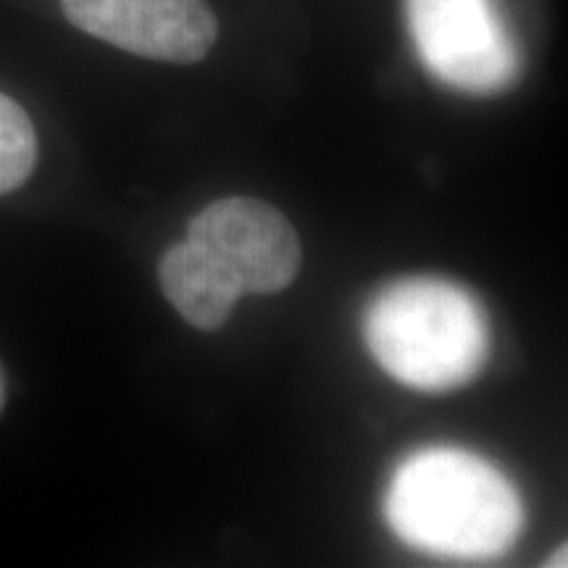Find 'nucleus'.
Wrapping results in <instances>:
<instances>
[{
  "mask_svg": "<svg viewBox=\"0 0 568 568\" xmlns=\"http://www.w3.org/2000/svg\"><path fill=\"white\" fill-rule=\"evenodd\" d=\"M385 508L408 545L464 560L506 552L524 518L514 485L487 460L453 447L422 450L397 468Z\"/></svg>",
  "mask_w": 568,
  "mask_h": 568,
  "instance_id": "f257e3e1",
  "label": "nucleus"
},
{
  "mask_svg": "<svg viewBox=\"0 0 568 568\" xmlns=\"http://www.w3.org/2000/svg\"><path fill=\"white\" fill-rule=\"evenodd\" d=\"M366 343L376 364L424 393L466 385L485 364L489 332L479 303L443 280L393 282L366 311Z\"/></svg>",
  "mask_w": 568,
  "mask_h": 568,
  "instance_id": "f03ea898",
  "label": "nucleus"
},
{
  "mask_svg": "<svg viewBox=\"0 0 568 568\" xmlns=\"http://www.w3.org/2000/svg\"><path fill=\"white\" fill-rule=\"evenodd\" d=\"M184 240L226 276L240 297L290 287L303 261L293 224L255 197H224L205 205Z\"/></svg>",
  "mask_w": 568,
  "mask_h": 568,
  "instance_id": "7ed1b4c3",
  "label": "nucleus"
},
{
  "mask_svg": "<svg viewBox=\"0 0 568 568\" xmlns=\"http://www.w3.org/2000/svg\"><path fill=\"white\" fill-rule=\"evenodd\" d=\"M414 42L439 80L466 92L514 82L518 53L489 0H408Z\"/></svg>",
  "mask_w": 568,
  "mask_h": 568,
  "instance_id": "20e7f679",
  "label": "nucleus"
},
{
  "mask_svg": "<svg viewBox=\"0 0 568 568\" xmlns=\"http://www.w3.org/2000/svg\"><path fill=\"white\" fill-rule=\"evenodd\" d=\"M61 9L77 30L153 61H201L219 32L203 0H61Z\"/></svg>",
  "mask_w": 568,
  "mask_h": 568,
  "instance_id": "39448f33",
  "label": "nucleus"
},
{
  "mask_svg": "<svg viewBox=\"0 0 568 568\" xmlns=\"http://www.w3.org/2000/svg\"><path fill=\"white\" fill-rule=\"evenodd\" d=\"M163 295L197 329H219L230 318L240 293L187 240L163 253L159 264Z\"/></svg>",
  "mask_w": 568,
  "mask_h": 568,
  "instance_id": "423d86ee",
  "label": "nucleus"
},
{
  "mask_svg": "<svg viewBox=\"0 0 568 568\" xmlns=\"http://www.w3.org/2000/svg\"><path fill=\"white\" fill-rule=\"evenodd\" d=\"M38 163L34 126L17 101L0 92V195L21 187Z\"/></svg>",
  "mask_w": 568,
  "mask_h": 568,
  "instance_id": "0eeeda50",
  "label": "nucleus"
}]
</instances>
